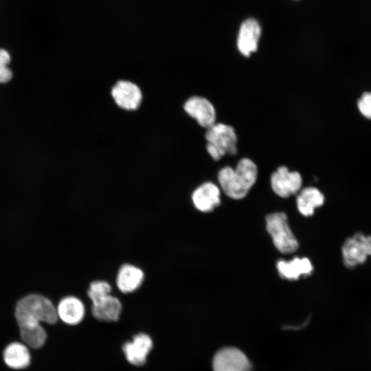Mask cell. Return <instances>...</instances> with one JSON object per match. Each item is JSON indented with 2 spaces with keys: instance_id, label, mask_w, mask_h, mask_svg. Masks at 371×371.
Instances as JSON below:
<instances>
[{
  "instance_id": "cell-1",
  "label": "cell",
  "mask_w": 371,
  "mask_h": 371,
  "mask_svg": "<svg viewBox=\"0 0 371 371\" xmlns=\"http://www.w3.org/2000/svg\"><path fill=\"white\" fill-rule=\"evenodd\" d=\"M258 175L256 165L248 158L240 159L236 168L226 166L218 174V180L223 192L230 198L245 197L255 183Z\"/></svg>"
},
{
  "instance_id": "cell-2",
  "label": "cell",
  "mask_w": 371,
  "mask_h": 371,
  "mask_svg": "<svg viewBox=\"0 0 371 371\" xmlns=\"http://www.w3.org/2000/svg\"><path fill=\"white\" fill-rule=\"evenodd\" d=\"M14 317L18 326H37L41 322L54 324L58 319L56 307L47 297L30 294L19 300L15 306Z\"/></svg>"
},
{
  "instance_id": "cell-3",
  "label": "cell",
  "mask_w": 371,
  "mask_h": 371,
  "mask_svg": "<svg viewBox=\"0 0 371 371\" xmlns=\"http://www.w3.org/2000/svg\"><path fill=\"white\" fill-rule=\"evenodd\" d=\"M206 148L214 160H218L225 154L237 153V136L234 128L223 123L214 124L205 133Z\"/></svg>"
},
{
  "instance_id": "cell-4",
  "label": "cell",
  "mask_w": 371,
  "mask_h": 371,
  "mask_svg": "<svg viewBox=\"0 0 371 371\" xmlns=\"http://www.w3.org/2000/svg\"><path fill=\"white\" fill-rule=\"evenodd\" d=\"M341 252L343 264L347 269L363 265L371 257V235L356 232L345 239Z\"/></svg>"
},
{
  "instance_id": "cell-5",
  "label": "cell",
  "mask_w": 371,
  "mask_h": 371,
  "mask_svg": "<svg viewBox=\"0 0 371 371\" xmlns=\"http://www.w3.org/2000/svg\"><path fill=\"white\" fill-rule=\"evenodd\" d=\"M266 227L279 251L291 254L297 250L298 243L289 226L284 213L276 212L267 215Z\"/></svg>"
},
{
  "instance_id": "cell-6",
  "label": "cell",
  "mask_w": 371,
  "mask_h": 371,
  "mask_svg": "<svg viewBox=\"0 0 371 371\" xmlns=\"http://www.w3.org/2000/svg\"><path fill=\"white\" fill-rule=\"evenodd\" d=\"M214 371H251V365L247 356L239 349L225 347L214 355Z\"/></svg>"
},
{
  "instance_id": "cell-7",
  "label": "cell",
  "mask_w": 371,
  "mask_h": 371,
  "mask_svg": "<svg viewBox=\"0 0 371 371\" xmlns=\"http://www.w3.org/2000/svg\"><path fill=\"white\" fill-rule=\"evenodd\" d=\"M302 184V179L297 172H290L286 166L279 167L271 176V186L278 196L287 198L297 193Z\"/></svg>"
},
{
  "instance_id": "cell-8",
  "label": "cell",
  "mask_w": 371,
  "mask_h": 371,
  "mask_svg": "<svg viewBox=\"0 0 371 371\" xmlns=\"http://www.w3.org/2000/svg\"><path fill=\"white\" fill-rule=\"evenodd\" d=\"M111 95L119 107L127 111L136 110L142 100L139 87L128 80L118 81L111 89Z\"/></svg>"
},
{
  "instance_id": "cell-9",
  "label": "cell",
  "mask_w": 371,
  "mask_h": 371,
  "mask_svg": "<svg viewBox=\"0 0 371 371\" xmlns=\"http://www.w3.org/2000/svg\"><path fill=\"white\" fill-rule=\"evenodd\" d=\"M153 342L151 337L143 333L135 335L133 340L124 343L122 347L126 360L136 366H143L152 350Z\"/></svg>"
},
{
  "instance_id": "cell-10",
  "label": "cell",
  "mask_w": 371,
  "mask_h": 371,
  "mask_svg": "<svg viewBox=\"0 0 371 371\" xmlns=\"http://www.w3.org/2000/svg\"><path fill=\"white\" fill-rule=\"evenodd\" d=\"M144 280L145 273L142 269L131 263L122 265L115 278L117 288L124 294L136 291L142 286Z\"/></svg>"
},
{
  "instance_id": "cell-11",
  "label": "cell",
  "mask_w": 371,
  "mask_h": 371,
  "mask_svg": "<svg viewBox=\"0 0 371 371\" xmlns=\"http://www.w3.org/2000/svg\"><path fill=\"white\" fill-rule=\"evenodd\" d=\"M185 111L203 127L208 128L215 124L216 111L212 104L206 98L192 96L184 104Z\"/></svg>"
},
{
  "instance_id": "cell-12",
  "label": "cell",
  "mask_w": 371,
  "mask_h": 371,
  "mask_svg": "<svg viewBox=\"0 0 371 371\" xmlns=\"http://www.w3.org/2000/svg\"><path fill=\"white\" fill-rule=\"evenodd\" d=\"M261 35V27L254 19L244 21L239 29L237 38V47L241 54L249 56L258 49L259 38Z\"/></svg>"
},
{
  "instance_id": "cell-13",
  "label": "cell",
  "mask_w": 371,
  "mask_h": 371,
  "mask_svg": "<svg viewBox=\"0 0 371 371\" xmlns=\"http://www.w3.org/2000/svg\"><path fill=\"white\" fill-rule=\"evenodd\" d=\"M191 199L197 210L209 212L220 204V190L213 183L205 182L192 192Z\"/></svg>"
},
{
  "instance_id": "cell-14",
  "label": "cell",
  "mask_w": 371,
  "mask_h": 371,
  "mask_svg": "<svg viewBox=\"0 0 371 371\" xmlns=\"http://www.w3.org/2000/svg\"><path fill=\"white\" fill-rule=\"evenodd\" d=\"M58 317L68 325L81 322L85 315V307L80 299L74 295L63 297L56 306Z\"/></svg>"
},
{
  "instance_id": "cell-15",
  "label": "cell",
  "mask_w": 371,
  "mask_h": 371,
  "mask_svg": "<svg viewBox=\"0 0 371 371\" xmlns=\"http://www.w3.org/2000/svg\"><path fill=\"white\" fill-rule=\"evenodd\" d=\"M122 310L120 300L110 294L99 301L92 304V315L98 320L104 322H116L119 319Z\"/></svg>"
},
{
  "instance_id": "cell-16",
  "label": "cell",
  "mask_w": 371,
  "mask_h": 371,
  "mask_svg": "<svg viewBox=\"0 0 371 371\" xmlns=\"http://www.w3.org/2000/svg\"><path fill=\"white\" fill-rule=\"evenodd\" d=\"M276 267L279 275L290 280H297L302 275L309 276L313 269L311 261L306 258H294L289 261L280 260Z\"/></svg>"
},
{
  "instance_id": "cell-17",
  "label": "cell",
  "mask_w": 371,
  "mask_h": 371,
  "mask_svg": "<svg viewBox=\"0 0 371 371\" xmlns=\"http://www.w3.org/2000/svg\"><path fill=\"white\" fill-rule=\"evenodd\" d=\"M3 358L9 368L15 370L27 368L31 361L27 346L20 342H12L8 345L3 350Z\"/></svg>"
},
{
  "instance_id": "cell-18",
  "label": "cell",
  "mask_w": 371,
  "mask_h": 371,
  "mask_svg": "<svg viewBox=\"0 0 371 371\" xmlns=\"http://www.w3.org/2000/svg\"><path fill=\"white\" fill-rule=\"evenodd\" d=\"M325 201L324 195L316 188L308 187L302 189L297 197V206L299 212L305 216L314 214L317 207L322 206Z\"/></svg>"
},
{
  "instance_id": "cell-19",
  "label": "cell",
  "mask_w": 371,
  "mask_h": 371,
  "mask_svg": "<svg viewBox=\"0 0 371 371\" xmlns=\"http://www.w3.org/2000/svg\"><path fill=\"white\" fill-rule=\"evenodd\" d=\"M19 328L20 337L26 346L34 349H38L41 348L45 343L47 333L41 324L19 326Z\"/></svg>"
},
{
  "instance_id": "cell-20",
  "label": "cell",
  "mask_w": 371,
  "mask_h": 371,
  "mask_svg": "<svg viewBox=\"0 0 371 371\" xmlns=\"http://www.w3.org/2000/svg\"><path fill=\"white\" fill-rule=\"evenodd\" d=\"M111 291L112 286L108 281L95 280L89 283L87 289V296L92 304H93L110 295Z\"/></svg>"
},
{
  "instance_id": "cell-21",
  "label": "cell",
  "mask_w": 371,
  "mask_h": 371,
  "mask_svg": "<svg viewBox=\"0 0 371 371\" xmlns=\"http://www.w3.org/2000/svg\"><path fill=\"white\" fill-rule=\"evenodd\" d=\"M11 55L4 48H0V84L9 82L13 77V71L10 67Z\"/></svg>"
},
{
  "instance_id": "cell-22",
  "label": "cell",
  "mask_w": 371,
  "mask_h": 371,
  "mask_svg": "<svg viewBox=\"0 0 371 371\" xmlns=\"http://www.w3.org/2000/svg\"><path fill=\"white\" fill-rule=\"evenodd\" d=\"M359 113L366 118L371 120V91L364 92L357 101Z\"/></svg>"
},
{
  "instance_id": "cell-23",
  "label": "cell",
  "mask_w": 371,
  "mask_h": 371,
  "mask_svg": "<svg viewBox=\"0 0 371 371\" xmlns=\"http://www.w3.org/2000/svg\"><path fill=\"white\" fill-rule=\"evenodd\" d=\"M309 322V319H308L307 320H306L304 322H303L301 325L300 326H284V329H293V330H298V329H300V328H304V326H306L308 323Z\"/></svg>"
}]
</instances>
